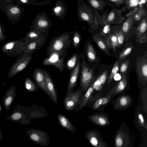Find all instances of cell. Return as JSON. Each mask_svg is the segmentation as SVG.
<instances>
[{
	"label": "cell",
	"instance_id": "6da1fadb",
	"mask_svg": "<svg viewBox=\"0 0 147 147\" xmlns=\"http://www.w3.org/2000/svg\"><path fill=\"white\" fill-rule=\"evenodd\" d=\"M29 42L25 36L20 40L10 41L3 45L1 51L8 57H17L24 52L26 46Z\"/></svg>",
	"mask_w": 147,
	"mask_h": 147
},
{
	"label": "cell",
	"instance_id": "7a4b0ae2",
	"mask_svg": "<svg viewBox=\"0 0 147 147\" xmlns=\"http://www.w3.org/2000/svg\"><path fill=\"white\" fill-rule=\"evenodd\" d=\"M72 42L71 33H65L54 38L49 43L47 48L48 55L52 52L68 50Z\"/></svg>",
	"mask_w": 147,
	"mask_h": 147
},
{
	"label": "cell",
	"instance_id": "3957f363",
	"mask_svg": "<svg viewBox=\"0 0 147 147\" xmlns=\"http://www.w3.org/2000/svg\"><path fill=\"white\" fill-rule=\"evenodd\" d=\"M67 50L61 51L52 52L43 60V65H53L63 73L65 67L64 59L67 55Z\"/></svg>",
	"mask_w": 147,
	"mask_h": 147
},
{
	"label": "cell",
	"instance_id": "277c9868",
	"mask_svg": "<svg viewBox=\"0 0 147 147\" xmlns=\"http://www.w3.org/2000/svg\"><path fill=\"white\" fill-rule=\"evenodd\" d=\"M32 54H25L24 52L17 57L15 62L10 68L8 73V78L13 77L23 70L31 61Z\"/></svg>",
	"mask_w": 147,
	"mask_h": 147
},
{
	"label": "cell",
	"instance_id": "5b68a950",
	"mask_svg": "<svg viewBox=\"0 0 147 147\" xmlns=\"http://www.w3.org/2000/svg\"><path fill=\"white\" fill-rule=\"evenodd\" d=\"M80 15L81 19L88 23L92 29L98 28L97 17L94 9L92 7L84 5L80 9Z\"/></svg>",
	"mask_w": 147,
	"mask_h": 147
},
{
	"label": "cell",
	"instance_id": "8992f818",
	"mask_svg": "<svg viewBox=\"0 0 147 147\" xmlns=\"http://www.w3.org/2000/svg\"><path fill=\"white\" fill-rule=\"evenodd\" d=\"M26 133L30 139L40 145L45 146L50 143L48 135L44 131L36 129H28L27 130Z\"/></svg>",
	"mask_w": 147,
	"mask_h": 147
},
{
	"label": "cell",
	"instance_id": "52a82bcc",
	"mask_svg": "<svg viewBox=\"0 0 147 147\" xmlns=\"http://www.w3.org/2000/svg\"><path fill=\"white\" fill-rule=\"evenodd\" d=\"M93 68H90L84 61L82 65L80 77V85L82 90L86 91L93 79Z\"/></svg>",
	"mask_w": 147,
	"mask_h": 147
},
{
	"label": "cell",
	"instance_id": "ba28073f",
	"mask_svg": "<svg viewBox=\"0 0 147 147\" xmlns=\"http://www.w3.org/2000/svg\"><path fill=\"white\" fill-rule=\"evenodd\" d=\"M81 95L82 91L79 89L68 93L63 102L65 110L68 111H74L78 103Z\"/></svg>",
	"mask_w": 147,
	"mask_h": 147
},
{
	"label": "cell",
	"instance_id": "9c48e42d",
	"mask_svg": "<svg viewBox=\"0 0 147 147\" xmlns=\"http://www.w3.org/2000/svg\"><path fill=\"white\" fill-rule=\"evenodd\" d=\"M85 136L90 143L93 146L96 147H105L107 144L99 133L94 130H90L86 133Z\"/></svg>",
	"mask_w": 147,
	"mask_h": 147
},
{
	"label": "cell",
	"instance_id": "30bf717a",
	"mask_svg": "<svg viewBox=\"0 0 147 147\" xmlns=\"http://www.w3.org/2000/svg\"><path fill=\"white\" fill-rule=\"evenodd\" d=\"M136 71L140 82L145 85L147 80V60L142 59L137 61Z\"/></svg>",
	"mask_w": 147,
	"mask_h": 147
},
{
	"label": "cell",
	"instance_id": "8fae6325",
	"mask_svg": "<svg viewBox=\"0 0 147 147\" xmlns=\"http://www.w3.org/2000/svg\"><path fill=\"white\" fill-rule=\"evenodd\" d=\"M123 11L121 9L113 8L108 13L107 19L110 24H122L125 19L122 16Z\"/></svg>",
	"mask_w": 147,
	"mask_h": 147
},
{
	"label": "cell",
	"instance_id": "7c38bea8",
	"mask_svg": "<svg viewBox=\"0 0 147 147\" xmlns=\"http://www.w3.org/2000/svg\"><path fill=\"white\" fill-rule=\"evenodd\" d=\"M16 87L14 86L9 87L6 90L3 99V107L8 111L10 108L16 95Z\"/></svg>",
	"mask_w": 147,
	"mask_h": 147
},
{
	"label": "cell",
	"instance_id": "4fadbf2b",
	"mask_svg": "<svg viewBox=\"0 0 147 147\" xmlns=\"http://www.w3.org/2000/svg\"><path fill=\"white\" fill-rule=\"evenodd\" d=\"M47 40V38L43 37L30 42L26 46L24 53L26 54H32L42 47Z\"/></svg>",
	"mask_w": 147,
	"mask_h": 147
},
{
	"label": "cell",
	"instance_id": "5bb4252c",
	"mask_svg": "<svg viewBox=\"0 0 147 147\" xmlns=\"http://www.w3.org/2000/svg\"><path fill=\"white\" fill-rule=\"evenodd\" d=\"M33 78L39 87L49 96L46 87L44 71L40 68H35L33 72Z\"/></svg>",
	"mask_w": 147,
	"mask_h": 147
},
{
	"label": "cell",
	"instance_id": "9a60e30c",
	"mask_svg": "<svg viewBox=\"0 0 147 147\" xmlns=\"http://www.w3.org/2000/svg\"><path fill=\"white\" fill-rule=\"evenodd\" d=\"M46 87L49 94V97L56 104H57V94L53 82L48 72L44 70Z\"/></svg>",
	"mask_w": 147,
	"mask_h": 147
},
{
	"label": "cell",
	"instance_id": "2e32d148",
	"mask_svg": "<svg viewBox=\"0 0 147 147\" xmlns=\"http://www.w3.org/2000/svg\"><path fill=\"white\" fill-rule=\"evenodd\" d=\"M80 67V60L78 57L76 64L71 71L67 89V93L71 91L75 88L78 79Z\"/></svg>",
	"mask_w": 147,
	"mask_h": 147
},
{
	"label": "cell",
	"instance_id": "e0dca14e",
	"mask_svg": "<svg viewBox=\"0 0 147 147\" xmlns=\"http://www.w3.org/2000/svg\"><path fill=\"white\" fill-rule=\"evenodd\" d=\"M7 119L24 125H27L31 123L30 120L26 119L24 113L19 110L13 111L12 113L7 117Z\"/></svg>",
	"mask_w": 147,
	"mask_h": 147
},
{
	"label": "cell",
	"instance_id": "ac0fdd59",
	"mask_svg": "<svg viewBox=\"0 0 147 147\" xmlns=\"http://www.w3.org/2000/svg\"><path fill=\"white\" fill-rule=\"evenodd\" d=\"M91 7L98 12L103 13L105 8L109 6H115L113 4L107 0H87Z\"/></svg>",
	"mask_w": 147,
	"mask_h": 147
},
{
	"label": "cell",
	"instance_id": "d6986e66",
	"mask_svg": "<svg viewBox=\"0 0 147 147\" xmlns=\"http://www.w3.org/2000/svg\"><path fill=\"white\" fill-rule=\"evenodd\" d=\"M127 85V78L125 74L122 75L121 80L117 82L115 86L107 95L112 96L123 91Z\"/></svg>",
	"mask_w": 147,
	"mask_h": 147
},
{
	"label": "cell",
	"instance_id": "ffe728a7",
	"mask_svg": "<svg viewBox=\"0 0 147 147\" xmlns=\"http://www.w3.org/2000/svg\"><path fill=\"white\" fill-rule=\"evenodd\" d=\"M90 120L94 123L100 126H105L109 124L110 122L105 115L97 114L88 116Z\"/></svg>",
	"mask_w": 147,
	"mask_h": 147
},
{
	"label": "cell",
	"instance_id": "44dd1931",
	"mask_svg": "<svg viewBox=\"0 0 147 147\" xmlns=\"http://www.w3.org/2000/svg\"><path fill=\"white\" fill-rule=\"evenodd\" d=\"M57 118L60 124L63 128L72 132H74L76 131L74 125L65 115L59 113Z\"/></svg>",
	"mask_w": 147,
	"mask_h": 147
},
{
	"label": "cell",
	"instance_id": "7402d4cb",
	"mask_svg": "<svg viewBox=\"0 0 147 147\" xmlns=\"http://www.w3.org/2000/svg\"><path fill=\"white\" fill-rule=\"evenodd\" d=\"M94 88V82L88 87L84 96L80 99L78 103L80 110L84 107L88 102L92 99V95Z\"/></svg>",
	"mask_w": 147,
	"mask_h": 147
},
{
	"label": "cell",
	"instance_id": "603a6c76",
	"mask_svg": "<svg viewBox=\"0 0 147 147\" xmlns=\"http://www.w3.org/2000/svg\"><path fill=\"white\" fill-rule=\"evenodd\" d=\"M138 9L137 7L133 9L130 12L127 18L123 23L121 28V30L123 33L127 32L131 29L134 23V15Z\"/></svg>",
	"mask_w": 147,
	"mask_h": 147
},
{
	"label": "cell",
	"instance_id": "cb8c5ba5",
	"mask_svg": "<svg viewBox=\"0 0 147 147\" xmlns=\"http://www.w3.org/2000/svg\"><path fill=\"white\" fill-rule=\"evenodd\" d=\"M131 101V99L130 96L128 95H122L116 100L114 107L116 109L126 108L130 104Z\"/></svg>",
	"mask_w": 147,
	"mask_h": 147
},
{
	"label": "cell",
	"instance_id": "d4e9b609",
	"mask_svg": "<svg viewBox=\"0 0 147 147\" xmlns=\"http://www.w3.org/2000/svg\"><path fill=\"white\" fill-rule=\"evenodd\" d=\"M30 42L43 37H47V33L45 32H41L36 30H32L30 31L26 34V36Z\"/></svg>",
	"mask_w": 147,
	"mask_h": 147
},
{
	"label": "cell",
	"instance_id": "484cf974",
	"mask_svg": "<svg viewBox=\"0 0 147 147\" xmlns=\"http://www.w3.org/2000/svg\"><path fill=\"white\" fill-rule=\"evenodd\" d=\"M104 41L107 48L112 49L114 51H115L116 48L118 46V42L115 34L107 37Z\"/></svg>",
	"mask_w": 147,
	"mask_h": 147
},
{
	"label": "cell",
	"instance_id": "4316f807",
	"mask_svg": "<svg viewBox=\"0 0 147 147\" xmlns=\"http://www.w3.org/2000/svg\"><path fill=\"white\" fill-rule=\"evenodd\" d=\"M147 28V18L146 16L141 20L136 30V34L140 37L146 31Z\"/></svg>",
	"mask_w": 147,
	"mask_h": 147
},
{
	"label": "cell",
	"instance_id": "83f0119b",
	"mask_svg": "<svg viewBox=\"0 0 147 147\" xmlns=\"http://www.w3.org/2000/svg\"><path fill=\"white\" fill-rule=\"evenodd\" d=\"M78 55L77 53H75L67 60L66 67L69 71H71L74 68L77 62Z\"/></svg>",
	"mask_w": 147,
	"mask_h": 147
},
{
	"label": "cell",
	"instance_id": "f1b7e54d",
	"mask_svg": "<svg viewBox=\"0 0 147 147\" xmlns=\"http://www.w3.org/2000/svg\"><path fill=\"white\" fill-rule=\"evenodd\" d=\"M49 26V23L46 20L40 19L37 21L33 30L45 32Z\"/></svg>",
	"mask_w": 147,
	"mask_h": 147
},
{
	"label": "cell",
	"instance_id": "f546056e",
	"mask_svg": "<svg viewBox=\"0 0 147 147\" xmlns=\"http://www.w3.org/2000/svg\"><path fill=\"white\" fill-rule=\"evenodd\" d=\"M93 39L100 49L107 54H108L107 47L104 41L101 36L97 34L93 36Z\"/></svg>",
	"mask_w": 147,
	"mask_h": 147
},
{
	"label": "cell",
	"instance_id": "4dcf8cb0",
	"mask_svg": "<svg viewBox=\"0 0 147 147\" xmlns=\"http://www.w3.org/2000/svg\"><path fill=\"white\" fill-rule=\"evenodd\" d=\"M147 12L146 9L143 6L138 9L135 14L134 17V23L140 21L143 18L147 16Z\"/></svg>",
	"mask_w": 147,
	"mask_h": 147
},
{
	"label": "cell",
	"instance_id": "1f68e13d",
	"mask_svg": "<svg viewBox=\"0 0 147 147\" xmlns=\"http://www.w3.org/2000/svg\"><path fill=\"white\" fill-rule=\"evenodd\" d=\"M86 55L88 60L91 62L96 61L97 57L95 51L91 45L88 43L86 48Z\"/></svg>",
	"mask_w": 147,
	"mask_h": 147
},
{
	"label": "cell",
	"instance_id": "d6a6232c",
	"mask_svg": "<svg viewBox=\"0 0 147 147\" xmlns=\"http://www.w3.org/2000/svg\"><path fill=\"white\" fill-rule=\"evenodd\" d=\"M24 86L26 90L29 92H34L37 88L32 80L29 77H27L24 81Z\"/></svg>",
	"mask_w": 147,
	"mask_h": 147
},
{
	"label": "cell",
	"instance_id": "836d02e7",
	"mask_svg": "<svg viewBox=\"0 0 147 147\" xmlns=\"http://www.w3.org/2000/svg\"><path fill=\"white\" fill-rule=\"evenodd\" d=\"M119 70V63L118 60H117L114 64V66L112 69L111 73L109 77L107 85H109L111 82L114 76L116 74Z\"/></svg>",
	"mask_w": 147,
	"mask_h": 147
},
{
	"label": "cell",
	"instance_id": "e575fe53",
	"mask_svg": "<svg viewBox=\"0 0 147 147\" xmlns=\"http://www.w3.org/2000/svg\"><path fill=\"white\" fill-rule=\"evenodd\" d=\"M123 135L121 133L119 132L117 134L115 138V146L117 147H121L123 146Z\"/></svg>",
	"mask_w": 147,
	"mask_h": 147
},
{
	"label": "cell",
	"instance_id": "d590c367",
	"mask_svg": "<svg viewBox=\"0 0 147 147\" xmlns=\"http://www.w3.org/2000/svg\"><path fill=\"white\" fill-rule=\"evenodd\" d=\"M73 46L75 49H77L81 41L80 36L77 31L75 32L72 37Z\"/></svg>",
	"mask_w": 147,
	"mask_h": 147
},
{
	"label": "cell",
	"instance_id": "8d00e7d4",
	"mask_svg": "<svg viewBox=\"0 0 147 147\" xmlns=\"http://www.w3.org/2000/svg\"><path fill=\"white\" fill-rule=\"evenodd\" d=\"M20 13V8L17 6L11 7L8 10V13L10 15L13 16H18Z\"/></svg>",
	"mask_w": 147,
	"mask_h": 147
},
{
	"label": "cell",
	"instance_id": "74e56055",
	"mask_svg": "<svg viewBox=\"0 0 147 147\" xmlns=\"http://www.w3.org/2000/svg\"><path fill=\"white\" fill-rule=\"evenodd\" d=\"M118 42L117 47H120L123 44L124 40V36L122 30L118 31L115 33Z\"/></svg>",
	"mask_w": 147,
	"mask_h": 147
},
{
	"label": "cell",
	"instance_id": "f35d334b",
	"mask_svg": "<svg viewBox=\"0 0 147 147\" xmlns=\"http://www.w3.org/2000/svg\"><path fill=\"white\" fill-rule=\"evenodd\" d=\"M134 46H132L125 49L119 55V58L123 59L126 58L131 52Z\"/></svg>",
	"mask_w": 147,
	"mask_h": 147
},
{
	"label": "cell",
	"instance_id": "ab89813d",
	"mask_svg": "<svg viewBox=\"0 0 147 147\" xmlns=\"http://www.w3.org/2000/svg\"><path fill=\"white\" fill-rule=\"evenodd\" d=\"M129 63V60H126L121 65L120 71L122 75L124 74L127 71Z\"/></svg>",
	"mask_w": 147,
	"mask_h": 147
},
{
	"label": "cell",
	"instance_id": "60d3db41",
	"mask_svg": "<svg viewBox=\"0 0 147 147\" xmlns=\"http://www.w3.org/2000/svg\"><path fill=\"white\" fill-rule=\"evenodd\" d=\"M137 116L139 123L140 124V125L144 127L146 129V124L145 123V121L143 115L140 113H139L138 114Z\"/></svg>",
	"mask_w": 147,
	"mask_h": 147
},
{
	"label": "cell",
	"instance_id": "b9f144b4",
	"mask_svg": "<svg viewBox=\"0 0 147 147\" xmlns=\"http://www.w3.org/2000/svg\"><path fill=\"white\" fill-rule=\"evenodd\" d=\"M102 102V98L99 97L94 103L93 106V109L95 110L98 109L101 105Z\"/></svg>",
	"mask_w": 147,
	"mask_h": 147
},
{
	"label": "cell",
	"instance_id": "7bdbcfd3",
	"mask_svg": "<svg viewBox=\"0 0 147 147\" xmlns=\"http://www.w3.org/2000/svg\"><path fill=\"white\" fill-rule=\"evenodd\" d=\"M113 4L115 6L119 7L124 5V0H107Z\"/></svg>",
	"mask_w": 147,
	"mask_h": 147
},
{
	"label": "cell",
	"instance_id": "ee69618b",
	"mask_svg": "<svg viewBox=\"0 0 147 147\" xmlns=\"http://www.w3.org/2000/svg\"><path fill=\"white\" fill-rule=\"evenodd\" d=\"M107 73V71H105L99 76L100 81L102 85L104 84L106 81Z\"/></svg>",
	"mask_w": 147,
	"mask_h": 147
},
{
	"label": "cell",
	"instance_id": "f6af8a7d",
	"mask_svg": "<svg viewBox=\"0 0 147 147\" xmlns=\"http://www.w3.org/2000/svg\"><path fill=\"white\" fill-rule=\"evenodd\" d=\"M111 96L106 95L105 96L102 98V102L101 105H104L107 104L110 101Z\"/></svg>",
	"mask_w": 147,
	"mask_h": 147
},
{
	"label": "cell",
	"instance_id": "bcb514c9",
	"mask_svg": "<svg viewBox=\"0 0 147 147\" xmlns=\"http://www.w3.org/2000/svg\"><path fill=\"white\" fill-rule=\"evenodd\" d=\"M6 36L2 28L0 23V42L4 41L5 40Z\"/></svg>",
	"mask_w": 147,
	"mask_h": 147
},
{
	"label": "cell",
	"instance_id": "7dc6e473",
	"mask_svg": "<svg viewBox=\"0 0 147 147\" xmlns=\"http://www.w3.org/2000/svg\"><path fill=\"white\" fill-rule=\"evenodd\" d=\"M62 10V8L61 6H57L55 7L54 11V13L57 15Z\"/></svg>",
	"mask_w": 147,
	"mask_h": 147
},
{
	"label": "cell",
	"instance_id": "c3c4849f",
	"mask_svg": "<svg viewBox=\"0 0 147 147\" xmlns=\"http://www.w3.org/2000/svg\"><path fill=\"white\" fill-rule=\"evenodd\" d=\"M139 42L141 43H144L146 41V34H143L141 36L139 40Z\"/></svg>",
	"mask_w": 147,
	"mask_h": 147
},
{
	"label": "cell",
	"instance_id": "681fc988",
	"mask_svg": "<svg viewBox=\"0 0 147 147\" xmlns=\"http://www.w3.org/2000/svg\"><path fill=\"white\" fill-rule=\"evenodd\" d=\"M124 4L128 3H133L137 4L138 5L139 4V1L138 0H124Z\"/></svg>",
	"mask_w": 147,
	"mask_h": 147
},
{
	"label": "cell",
	"instance_id": "f907efd6",
	"mask_svg": "<svg viewBox=\"0 0 147 147\" xmlns=\"http://www.w3.org/2000/svg\"><path fill=\"white\" fill-rule=\"evenodd\" d=\"M139 1L138 5L140 6H142L143 5L145 4L147 2V0H138Z\"/></svg>",
	"mask_w": 147,
	"mask_h": 147
},
{
	"label": "cell",
	"instance_id": "816d5d0a",
	"mask_svg": "<svg viewBox=\"0 0 147 147\" xmlns=\"http://www.w3.org/2000/svg\"><path fill=\"white\" fill-rule=\"evenodd\" d=\"M3 138V133L1 131V128L0 127V140H2Z\"/></svg>",
	"mask_w": 147,
	"mask_h": 147
},
{
	"label": "cell",
	"instance_id": "f5cc1de1",
	"mask_svg": "<svg viewBox=\"0 0 147 147\" xmlns=\"http://www.w3.org/2000/svg\"><path fill=\"white\" fill-rule=\"evenodd\" d=\"M20 1L24 3H26L27 2V0H20Z\"/></svg>",
	"mask_w": 147,
	"mask_h": 147
},
{
	"label": "cell",
	"instance_id": "db71d44e",
	"mask_svg": "<svg viewBox=\"0 0 147 147\" xmlns=\"http://www.w3.org/2000/svg\"><path fill=\"white\" fill-rule=\"evenodd\" d=\"M6 2H9L11 1V0H5Z\"/></svg>",
	"mask_w": 147,
	"mask_h": 147
},
{
	"label": "cell",
	"instance_id": "11a10c76",
	"mask_svg": "<svg viewBox=\"0 0 147 147\" xmlns=\"http://www.w3.org/2000/svg\"><path fill=\"white\" fill-rule=\"evenodd\" d=\"M1 107L0 105V111H1Z\"/></svg>",
	"mask_w": 147,
	"mask_h": 147
}]
</instances>
